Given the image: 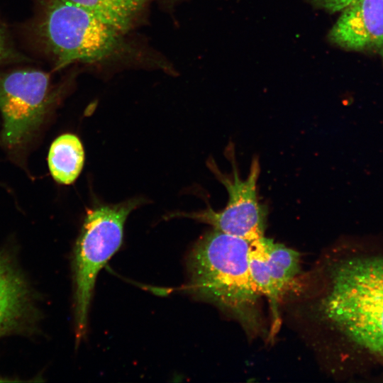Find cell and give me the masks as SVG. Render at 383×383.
Returning a JSON list of instances; mask_svg holds the SVG:
<instances>
[{
	"instance_id": "cell-13",
	"label": "cell",
	"mask_w": 383,
	"mask_h": 383,
	"mask_svg": "<svg viewBox=\"0 0 383 383\" xmlns=\"http://www.w3.org/2000/svg\"><path fill=\"white\" fill-rule=\"evenodd\" d=\"M6 46L4 32L0 28V61L6 56Z\"/></svg>"
},
{
	"instance_id": "cell-5",
	"label": "cell",
	"mask_w": 383,
	"mask_h": 383,
	"mask_svg": "<svg viewBox=\"0 0 383 383\" xmlns=\"http://www.w3.org/2000/svg\"><path fill=\"white\" fill-rule=\"evenodd\" d=\"M232 165V174L226 175L213 160L208 162L211 170L228 193L226 206L220 211L211 207L188 213H174L170 217L184 216L211 225L213 229L238 238L253 240L264 236L267 208L260 204L257 196V182L260 172L259 160L254 157L248 177H240L233 148L227 149Z\"/></svg>"
},
{
	"instance_id": "cell-11",
	"label": "cell",
	"mask_w": 383,
	"mask_h": 383,
	"mask_svg": "<svg viewBox=\"0 0 383 383\" xmlns=\"http://www.w3.org/2000/svg\"><path fill=\"white\" fill-rule=\"evenodd\" d=\"M81 6L124 33L142 9L145 0H67Z\"/></svg>"
},
{
	"instance_id": "cell-4",
	"label": "cell",
	"mask_w": 383,
	"mask_h": 383,
	"mask_svg": "<svg viewBox=\"0 0 383 383\" xmlns=\"http://www.w3.org/2000/svg\"><path fill=\"white\" fill-rule=\"evenodd\" d=\"M141 203L140 199H132L87 212L73 257L76 345L87 333L88 311L97 275L120 248L126 218Z\"/></svg>"
},
{
	"instance_id": "cell-9",
	"label": "cell",
	"mask_w": 383,
	"mask_h": 383,
	"mask_svg": "<svg viewBox=\"0 0 383 383\" xmlns=\"http://www.w3.org/2000/svg\"><path fill=\"white\" fill-rule=\"evenodd\" d=\"M28 306V293L24 282L0 255V335L22 321Z\"/></svg>"
},
{
	"instance_id": "cell-10",
	"label": "cell",
	"mask_w": 383,
	"mask_h": 383,
	"mask_svg": "<svg viewBox=\"0 0 383 383\" xmlns=\"http://www.w3.org/2000/svg\"><path fill=\"white\" fill-rule=\"evenodd\" d=\"M48 166L53 179L70 184L79 175L84 163V151L77 136L66 133L57 137L48 153Z\"/></svg>"
},
{
	"instance_id": "cell-2",
	"label": "cell",
	"mask_w": 383,
	"mask_h": 383,
	"mask_svg": "<svg viewBox=\"0 0 383 383\" xmlns=\"http://www.w3.org/2000/svg\"><path fill=\"white\" fill-rule=\"evenodd\" d=\"M251 241L213 228L206 232L188 253V282L184 288L194 298L213 305L235 321L248 338L268 340L262 296L249 269Z\"/></svg>"
},
{
	"instance_id": "cell-8",
	"label": "cell",
	"mask_w": 383,
	"mask_h": 383,
	"mask_svg": "<svg viewBox=\"0 0 383 383\" xmlns=\"http://www.w3.org/2000/svg\"><path fill=\"white\" fill-rule=\"evenodd\" d=\"M329 41L353 51H370L383 60V0H356L342 11Z\"/></svg>"
},
{
	"instance_id": "cell-6",
	"label": "cell",
	"mask_w": 383,
	"mask_h": 383,
	"mask_svg": "<svg viewBox=\"0 0 383 383\" xmlns=\"http://www.w3.org/2000/svg\"><path fill=\"white\" fill-rule=\"evenodd\" d=\"M52 96L50 76L39 70H17L0 77L2 141L24 142L43 122Z\"/></svg>"
},
{
	"instance_id": "cell-1",
	"label": "cell",
	"mask_w": 383,
	"mask_h": 383,
	"mask_svg": "<svg viewBox=\"0 0 383 383\" xmlns=\"http://www.w3.org/2000/svg\"><path fill=\"white\" fill-rule=\"evenodd\" d=\"M289 299L301 300L294 309L306 336L333 331L383 360V256L321 259Z\"/></svg>"
},
{
	"instance_id": "cell-7",
	"label": "cell",
	"mask_w": 383,
	"mask_h": 383,
	"mask_svg": "<svg viewBox=\"0 0 383 383\" xmlns=\"http://www.w3.org/2000/svg\"><path fill=\"white\" fill-rule=\"evenodd\" d=\"M248 262L257 292L267 297L272 313L268 340L272 341L280 326V308L287 292L301 273L299 252L265 236L250 242Z\"/></svg>"
},
{
	"instance_id": "cell-3",
	"label": "cell",
	"mask_w": 383,
	"mask_h": 383,
	"mask_svg": "<svg viewBox=\"0 0 383 383\" xmlns=\"http://www.w3.org/2000/svg\"><path fill=\"white\" fill-rule=\"evenodd\" d=\"M35 31L54 59L55 70L74 62L106 60L123 43V33L67 0H43Z\"/></svg>"
},
{
	"instance_id": "cell-12",
	"label": "cell",
	"mask_w": 383,
	"mask_h": 383,
	"mask_svg": "<svg viewBox=\"0 0 383 383\" xmlns=\"http://www.w3.org/2000/svg\"><path fill=\"white\" fill-rule=\"evenodd\" d=\"M356 0H308V2L317 9H322L333 13L342 11Z\"/></svg>"
}]
</instances>
